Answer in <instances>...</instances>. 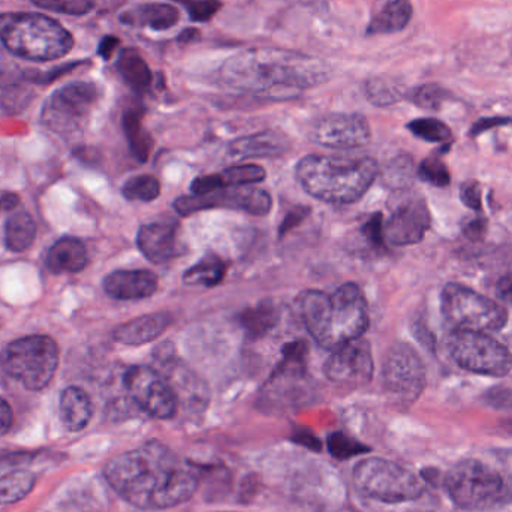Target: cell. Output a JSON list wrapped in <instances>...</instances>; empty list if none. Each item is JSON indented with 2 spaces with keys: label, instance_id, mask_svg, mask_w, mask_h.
<instances>
[{
  "label": "cell",
  "instance_id": "cell-1",
  "mask_svg": "<svg viewBox=\"0 0 512 512\" xmlns=\"http://www.w3.org/2000/svg\"><path fill=\"white\" fill-rule=\"evenodd\" d=\"M104 474L126 502L141 510L177 507L188 502L198 489L194 466L156 441L114 457Z\"/></svg>",
  "mask_w": 512,
  "mask_h": 512
},
{
  "label": "cell",
  "instance_id": "cell-2",
  "mask_svg": "<svg viewBox=\"0 0 512 512\" xmlns=\"http://www.w3.org/2000/svg\"><path fill=\"white\" fill-rule=\"evenodd\" d=\"M324 60L298 51L251 48L234 54L219 69L225 86L254 95H288L319 86L330 78Z\"/></svg>",
  "mask_w": 512,
  "mask_h": 512
},
{
  "label": "cell",
  "instance_id": "cell-3",
  "mask_svg": "<svg viewBox=\"0 0 512 512\" xmlns=\"http://www.w3.org/2000/svg\"><path fill=\"white\" fill-rule=\"evenodd\" d=\"M297 307L310 336L328 351L360 339L369 327L366 298L355 283H345L331 295L315 289L303 292Z\"/></svg>",
  "mask_w": 512,
  "mask_h": 512
},
{
  "label": "cell",
  "instance_id": "cell-4",
  "mask_svg": "<svg viewBox=\"0 0 512 512\" xmlns=\"http://www.w3.org/2000/svg\"><path fill=\"white\" fill-rule=\"evenodd\" d=\"M378 174V164L372 158L309 155L295 168L298 183L310 197L337 206L361 200Z\"/></svg>",
  "mask_w": 512,
  "mask_h": 512
},
{
  "label": "cell",
  "instance_id": "cell-5",
  "mask_svg": "<svg viewBox=\"0 0 512 512\" xmlns=\"http://www.w3.org/2000/svg\"><path fill=\"white\" fill-rule=\"evenodd\" d=\"M0 41L9 53L32 62L60 59L74 47V38L59 21L36 12L0 14Z\"/></svg>",
  "mask_w": 512,
  "mask_h": 512
},
{
  "label": "cell",
  "instance_id": "cell-6",
  "mask_svg": "<svg viewBox=\"0 0 512 512\" xmlns=\"http://www.w3.org/2000/svg\"><path fill=\"white\" fill-rule=\"evenodd\" d=\"M0 366L6 375L30 391L50 384L59 366V348L48 336H27L3 349Z\"/></svg>",
  "mask_w": 512,
  "mask_h": 512
},
{
  "label": "cell",
  "instance_id": "cell-7",
  "mask_svg": "<svg viewBox=\"0 0 512 512\" xmlns=\"http://www.w3.org/2000/svg\"><path fill=\"white\" fill-rule=\"evenodd\" d=\"M352 481L361 495L387 504L415 501L424 493L423 483L414 472L379 457L358 463Z\"/></svg>",
  "mask_w": 512,
  "mask_h": 512
},
{
  "label": "cell",
  "instance_id": "cell-8",
  "mask_svg": "<svg viewBox=\"0 0 512 512\" xmlns=\"http://www.w3.org/2000/svg\"><path fill=\"white\" fill-rule=\"evenodd\" d=\"M444 487L457 507L469 511L489 510L505 495L502 475L492 466L474 459L453 466L445 475Z\"/></svg>",
  "mask_w": 512,
  "mask_h": 512
},
{
  "label": "cell",
  "instance_id": "cell-9",
  "mask_svg": "<svg viewBox=\"0 0 512 512\" xmlns=\"http://www.w3.org/2000/svg\"><path fill=\"white\" fill-rule=\"evenodd\" d=\"M442 313L456 330L499 331L507 325L508 310L486 295L448 283L442 291Z\"/></svg>",
  "mask_w": 512,
  "mask_h": 512
},
{
  "label": "cell",
  "instance_id": "cell-10",
  "mask_svg": "<svg viewBox=\"0 0 512 512\" xmlns=\"http://www.w3.org/2000/svg\"><path fill=\"white\" fill-rule=\"evenodd\" d=\"M447 346L453 360L468 372L495 378L511 372L512 355L507 346L483 331L454 330Z\"/></svg>",
  "mask_w": 512,
  "mask_h": 512
},
{
  "label": "cell",
  "instance_id": "cell-11",
  "mask_svg": "<svg viewBox=\"0 0 512 512\" xmlns=\"http://www.w3.org/2000/svg\"><path fill=\"white\" fill-rule=\"evenodd\" d=\"M98 96V87L89 81L65 84L45 101L42 123L56 134H74L89 117Z\"/></svg>",
  "mask_w": 512,
  "mask_h": 512
},
{
  "label": "cell",
  "instance_id": "cell-12",
  "mask_svg": "<svg viewBox=\"0 0 512 512\" xmlns=\"http://www.w3.org/2000/svg\"><path fill=\"white\" fill-rule=\"evenodd\" d=\"M382 381L388 396L397 405H412L426 388L423 358L408 343H397L385 358Z\"/></svg>",
  "mask_w": 512,
  "mask_h": 512
},
{
  "label": "cell",
  "instance_id": "cell-13",
  "mask_svg": "<svg viewBox=\"0 0 512 512\" xmlns=\"http://www.w3.org/2000/svg\"><path fill=\"white\" fill-rule=\"evenodd\" d=\"M271 206L270 194L254 186L218 189L209 194L186 195L174 201V210L183 218L213 209L240 210L249 215L265 216L270 213Z\"/></svg>",
  "mask_w": 512,
  "mask_h": 512
},
{
  "label": "cell",
  "instance_id": "cell-14",
  "mask_svg": "<svg viewBox=\"0 0 512 512\" xmlns=\"http://www.w3.org/2000/svg\"><path fill=\"white\" fill-rule=\"evenodd\" d=\"M123 382L135 405L150 417L168 420L176 415L179 397L173 385L152 367H131L126 372Z\"/></svg>",
  "mask_w": 512,
  "mask_h": 512
},
{
  "label": "cell",
  "instance_id": "cell-15",
  "mask_svg": "<svg viewBox=\"0 0 512 512\" xmlns=\"http://www.w3.org/2000/svg\"><path fill=\"white\" fill-rule=\"evenodd\" d=\"M432 225L429 207L420 195H403L384 222L385 243L393 246L417 245Z\"/></svg>",
  "mask_w": 512,
  "mask_h": 512
},
{
  "label": "cell",
  "instance_id": "cell-16",
  "mask_svg": "<svg viewBox=\"0 0 512 512\" xmlns=\"http://www.w3.org/2000/svg\"><path fill=\"white\" fill-rule=\"evenodd\" d=\"M373 370H375V363H373L372 348L363 337L333 349L324 364L325 376L334 384L345 385V387H361L369 384L373 378Z\"/></svg>",
  "mask_w": 512,
  "mask_h": 512
},
{
  "label": "cell",
  "instance_id": "cell-17",
  "mask_svg": "<svg viewBox=\"0 0 512 512\" xmlns=\"http://www.w3.org/2000/svg\"><path fill=\"white\" fill-rule=\"evenodd\" d=\"M372 138L366 117L355 113L328 114L313 126L312 140L322 147L351 150L366 146Z\"/></svg>",
  "mask_w": 512,
  "mask_h": 512
},
{
  "label": "cell",
  "instance_id": "cell-18",
  "mask_svg": "<svg viewBox=\"0 0 512 512\" xmlns=\"http://www.w3.org/2000/svg\"><path fill=\"white\" fill-rule=\"evenodd\" d=\"M141 254L153 264H165L185 254L186 245L176 222H152L143 225L137 234Z\"/></svg>",
  "mask_w": 512,
  "mask_h": 512
},
{
  "label": "cell",
  "instance_id": "cell-19",
  "mask_svg": "<svg viewBox=\"0 0 512 512\" xmlns=\"http://www.w3.org/2000/svg\"><path fill=\"white\" fill-rule=\"evenodd\" d=\"M158 285V276L153 271L117 270L105 277L104 291L114 300L135 301L152 297Z\"/></svg>",
  "mask_w": 512,
  "mask_h": 512
},
{
  "label": "cell",
  "instance_id": "cell-20",
  "mask_svg": "<svg viewBox=\"0 0 512 512\" xmlns=\"http://www.w3.org/2000/svg\"><path fill=\"white\" fill-rule=\"evenodd\" d=\"M265 177H267V173L259 165H236V167L228 168L224 173L197 177L192 182L191 191L194 195H203L218 191V189L252 186L264 182Z\"/></svg>",
  "mask_w": 512,
  "mask_h": 512
},
{
  "label": "cell",
  "instance_id": "cell-21",
  "mask_svg": "<svg viewBox=\"0 0 512 512\" xmlns=\"http://www.w3.org/2000/svg\"><path fill=\"white\" fill-rule=\"evenodd\" d=\"M171 322H173V316L167 312L138 316L125 324H120L114 330L113 337L116 342L123 343V345H144V343L158 339L170 327Z\"/></svg>",
  "mask_w": 512,
  "mask_h": 512
},
{
  "label": "cell",
  "instance_id": "cell-22",
  "mask_svg": "<svg viewBox=\"0 0 512 512\" xmlns=\"http://www.w3.org/2000/svg\"><path fill=\"white\" fill-rule=\"evenodd\" d=\"M291 143L285 135L276 131H262L233 141L230 153L236 158H276L288 152Z\"/></svg>",
  "mask_w": 512,
  "mask_h": 512
},
{
  "label": "cell",
  "instance_id": "cell-23",
  "mask_svg": "<svg viewBox=\"0 0 512 512\" xmlns=\"http://www.w3.org/2000/svg\"><path fill=\"white\" fill-rule=\"evenodd\" d=\"M180 20V11L170 3H144L120 15V21L129 26H147L153 30H168Z\"/></svg>",
  "mask_w": 512,
  "mask_h": 512
},
{
  "label": "cell",
  "instance_id": "cell-24",
  "mask_svg": "<svg viewBox=\"0 0 512 512\" xmlns=\"http://www.w3.org/2000/svg\"><path fill=\"white\" fill-rule=\"evenodd\" d=\"M89 261L87 249L81 240L63 237L57 240L47 254V267L51 273H78L84 270Z\"/></svg>",
  "mask_w": 512,
  "mask_h": 512
},
{
  "label": "cell",
  "instance_id": "cell-25",
  "mask_svg": "<svg viewBox=\"0 0 512 512\" xmlns=\"http://www.w3.org/2000/svg\"><path fill=\"white\" fill-rule=\"evenodd\" d=\"M93 405L89 394L78 387H68L60 396V418L69 432L86 429L92 420Z\"/></svg>",
  "mask_w": 512,
  "mask_h": 512
},
{
  "label": "cell",
  "instance_id": "cell-26",
  "mask_svg": "<svg viewBox=\"0 0 512 512\" xmlns=\"http://www.w3.org/2000/svg\"><path fill=\"white\" fill-rule=\"evenodd\" d=\"M414 6L411 0H391L370 20L367 35H390L402 32L411 23Z\"/></svg>",
  "mask_w": 512,
  "mask_h": 512
},
{
  "label": "cell",
  "instance_id": "cell-27",
  "mask_svg": "<svg viewBox=\"0 0 512 512\" xmlns=\"http://www.w3.org/2000/svg\"><path fill=\"white\" fill-rule=\"evenodd\" d=\"M117 71L134 92L146 93L153 83V74L146 60L135 50H125L117 60Z\"/></svg>",
  "mask_w": 512,
  "mask_h": 512
},
{
  "label": "cell",
  "instance_id": "cell-28",
  "mask_svg": "<svg viewBox=\"0 0 512 512\" xmlns=\"http://www.w3.org/2000/svg\"><path fill=\"white\" fill-rule=\"evenodd\" d=\"M239 319L249 339H261L276 327L280 313L273 303L262 301V303L246 309Z\"/></svg>",
  "mask_w": 512,
  "mask_h": 512
},
{
  "label": "cell",
  "instance_id": "cell-29",
  "mask_svg": "<svg viewBox=\"0 0 512 512\" xmlns=\"http://www.w3.org/2000/svg\"><path fill=\"white\" fill-rule=\"evenodd\" d=\"M122 123L132 155L137 161L146 162L152 152L153 140L144 128L143 111L137 108L126 111Z\"/></svg>",
  "mask_w": 512,
  "mask_h": 512
},
{
  "label": "cell",
  "instance_id": "cell-30",
  "mask_svg": "<svg viewBox=\"0 0 512 512\" xmlns=\"http://www.w3.org/2000/svg\"><path fill=\"white\" fill-rule=\"evenodd\" d=\"M36 225L26 212H15L5 225V246L11 252L27 251L35 242Z\"/></svg>",
  "mask_w": 512,
  "mask_h": 512
},
{
  "label": "cell",
  "instance_id": "cell-31",
  "mask_svg": "<svg viewBox=\"0 0 512 512\" xmlns=\"http://www.w3.org/2000/svg\"><path fill=\"white\" fill-rule=\"evenodd\" d=\"M227 264L219 256L206 255L183 274V282L191 286L213 288L224 280Z\"/></svg>",
  "mask_w": 512,
  "mask_h": 512
},
{
  "label": "cell",
  "instance_id": "cell-32",
  "mask_svg": "<svg viewBox=\"0 0 512 512\" xmlns=\"http://www.w3.org/2000/svg\"><path fill=\"white\" fill-rule=\"evenodd\" d=\"M364 93L376 107H390L408 96L402 83L391 77H372L364 84Z\"/></svg>",
  "mask_w": 512,
  "mask_h": 512
},
{
  "label": "cell",
  "instance_id": "cell-33",
  "mask_svg": "<svg viewBox=\"0 0 512 512\" xmlns=\"http://www.w3.org/2000/svg\"><path fill=\"white\" fill-rule=\"evenodd\" d=\"M36 478L30 471H12L0 477V505L17 504L23 501L33 487Z\"/></svg>",
  "mask_w": 512,
  "mask_h": 512
},
{
  "label": "cell",
  "instance_id": "cell-34",
  "mask_svg": "<svg viewBox=\"0 0 512 512\" xmlns=\"http://www.w3.org/2000/svg\"><path fill=\"white\" fill-rule=\"evenodd\" d=\"M123 197L129 201H155L161 194V183L155 176L141 174L126 180L122 188Z\"/></svg>",
  "mask_w": 512,
  "mask_h": 512
},
{
  "label": "cell",
  "instance_id": "cell-35",
  "mask_svg": "<svg viewBox=\"0 0 512 512\" xmlns=\"http://www.w3.org/2000/svg\"><path fill=\"white\" fill-rule=\"evenodd\" d=\"M406 98L411 99L412 104L423 110L436 111L442 107L448 98H451V93L444 87L436 83H427L423 86L415 87L414 90L408 93Z\"/></svg>",
  "mask_w": 512,
  "mask_h": 512
},
{
  "label": "cell",
  "instance_id": "cell-36",
  "mask_svg": "<svg viewBox=\"0 0 512 512\" xmlns=\"http://www.w3.org/2000/svg\"><path fill=\"white\" fill-rule=\"evenodd\" d=\"M408 129L421 140L429 141V143H445L451 140L453 132L445 125L444 122L438 119H417L408 123Z\"/></svg>",
  "mask_w": 512,
  "mask_h": 512
},
{
  "label": "cell",
  "instance_id": "cell-37",
  "mask_svg": "<svg viewBox=\"0 0 512 512\" xmlns=\"http://www.w3.org/2000/svg\"><path fill=\"white\" fill-rule=\"evenodd\" d=\"M36 8L65 15H86L95 8V0H29Z\"/></svg>",
  "mask_w": 512,
  "mask_h": 512
},
{
  "label": "cell",
  "instance_id": "cell-38",
  "mask_svg": "<svg viewBox=\"0 0 512 512\" xmlns=\"http://www.w3.org/2000/svg\"><path fill=\"white\" fill-rule=\"evenodd\" d=\"M417 173L423 182L439 186V188H445L451 183L450 171L438 156H430V158L424 159L418 167Z\"/></svg>",
  "mask_w": 512,
  "mask_h": 512
},
{
  "label": "cell",
  "instance_id": "cell-39",
  "mask_svg": "<svg viewBox=\"0 0 512 512\" xmlns=\"http://www.w3.org/2000/svg\"><path fill=\"white\" fill-rule=\"evenodd\" d=\"M194 23H207L222 8L221 0H179Z\"/></svg>",
  "mask_w": 512,
  "mask_h": 512
},
{
  "label": "cell",
  "instance_id": "cell-40",
  "mask_svg": "<svg viewBox=\"0 0 512 512\" xmlns=\"http://www.w3.org/2000/svg\"><path fill=\"white\" fill-rule=\"evenodd\" d=\"M487 403L504 415V424L512 433V391L508 388H495L487 393Z\"/></svg>",
  "mask_w": 512,
  "mask_h": 512
},
{
  "label": "cell",
  "instance_id": "cell-41",
  "mask_svg": "<svg viewBox=\"0 0 512 512\" xmlns=\"http://www.w3.org/2000/svg\"><path fill=\"white\" fill-rule=\"evenodd\" d=\"M412 170H414V165H412L411 158L394 159L393 164L385 173V180L396 188H405L406 183L411 182Z\"/></svg>",
  "mask_w": 512,
  "mask_h": 512
},
{
  "label": "cell",
  "instance_id": "cell-42",
  "mask_svg": "<svg viewBox=\"0 0 512 512\" xmlns=\"http://www.w3.org/2000/svg\"><path fill=\"white\" fill-rule=\"evenodd\" d=\"M328 445H330V451L333 453V456L339 457V459H346V457L355 456L357 453L367 451L366 447L352 441V439L342 435V433H334Z\"/></svg>",
  "mask_w": 512,
  "mask_h": 512
},
{
  "label": "cell",
  "instance_id": "cell-43",
  "mask_svg": "<svg viewBox=\"0 0 512 512\" xmlns=\"http://www.w3.org/2000/svg\"><path fill=\"white\" fill-rule=\"evenodd\" d=\"M363 234L370 245L375 246V248H384V216L381 213L370 216L366 224L363 225Z\"/></svg>",
  "mask_w": 512,
  "mask_h": 512
},
{
  "label": "cell",
  "instance_id": "cell-44",
  "mask_svg": "<svg viewBox=\"0 0 512 512\" xmlns=\"http://www.w3.org/2000/svg\"><path fill=\"white\" fill-rule=\"evenodd\" d=\"M460 198L463 204L475 212H481L483 209V197H481V185L477 180H466L460 188Z\"/></svg>",
  "mask_w": 512,
  "mask_h": 512
},
{
  "label": "cell",
  "instance_id": "cell-45",
  "mask_svg": "<svg viewBox=\"0 0 512 512\" xmlns=\"http://www.w3.org/2000/svg\"><path fill=\"white\" fill-rule=\"evenodd\" d=\"M309 213V207H295V209H292L291 212L285 216V219H283L282 225H280V237L285 236V234H288L289 231L294 230L295 227H298V225H300L301 222H303L304 219L309 216Z\"/></svg>",
  "mask_w": 512,
  "mask_h": 512
},
{
  "label": "cell",
  "instance_id": "cell-46",
  "mask_svg": "<svg viewBox=\"0 0 512 512\" xmlns=\"http://www.w3.org/2000/svg\"><path fill=\"white\" fill-rule=\"evenodd\" d=\"M487 230H489V222H487L486 218L469 219L463 225V233L472 242H481L486 237Z\"/></svg>",
  "mask_w": 512,
  "mask_h": 512
},
{
  "label": "cell",
  "instance_id": "cell-47",
  "mask_svg": "<svg viewBox=\"0 0 512 512\" xmlns=\"http://www.w3.org/2000/svg\"><path fill=\"white\" fill-rule=\"evenodd\" d=\"M512 117H484V119L478 120L471 129L472 137H478V135L484 134V132L490 131V129L499 128V126L511 125Z\"/></svg>",
  "mask_w": 512,
  "mask_h": 512
},
{
  "label": "cell",
  "instance_id": "cell-48",
  "mask_svg": "<svg viewBox=\"0 0 512 512\" xmlns=\"http://www.w3.org/2000/svg\"><path fill=\"white\" fill-rule=\"evenodd\" d=\"M12 421H14V415H12L11 406L3 397H0V436L9 432Z\"/></svg>",
  "mask_w": 512,
  "mask_h": 512
},
{
  "label": "cell",
  "instance_id": "cell-49",
  "mask_svg": "<svg viewBox=\"0 0 512 512\" xmlns=\"http://www.w3.org/2000/svg\"><path fill=\"white\" fill-rule=\"evenodd\" d=\"M496 295L504 303L512 304V273L505 274L496 285Z\"/></svg>",
  "mask_w": 512,
  "mask_h": 512
},
{
  "label": "cell",
  "instance_id": "cell-50",
  "mask_svg": "<svg viewBox=\"0 0 512 512\" xmlns=\"http://www.w3.org/2000/svg\"><path fill=\"white\" fill-rule=\"evenodd\" d=\"M117 45H119V39H117L116 36H105L101 44H99L98 53L101 54L105 60H108L111 54H113V51L116 50Z\"/></svg>",
  "mask_w": 512,
  "mask_h": 512
},
{
  "label": "cell",
  "instance_id": "cell-51",
  "mask_svg": "<svg viewBox=\"0 0 512 512\" xmlns=\"http://www.w3.org/2000/svg\"><path fill=\"white\" fill-rule=\"evenodd\" d=\"M17 204L18 198L15 195L0 192V210L14 209Z\"/></svg>",
  "mask_w": 512,
  "mask_h": 512
},
{
  "label": "cell",
  "instance_id": "cell-52",
  "mask_svg": "<svg viewBox=\"0 0 512 512\" xmlns=\"http://www.w3.org/2000/svg\"><path fill=\"white\" fill-rule=\"evenodd\" d=\"M198 35H200V32H198L197 29H194V27H191V29L183 30V32L180 33L179 42H182V44H189V42L195 41V39L198 38Z\"/></svg>",
  "mask_w": 512,
  "mask_h": 512
}]
</instances>
